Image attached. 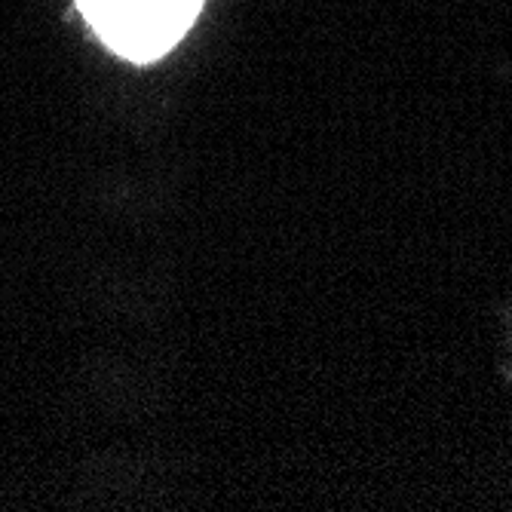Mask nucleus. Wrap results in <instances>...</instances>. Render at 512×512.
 Listing matches in <instances>:
<instances>
[{"label": "nucleus", "mask_w": 512, "mask_h": 512, "mask_svg": "<svg viewBox=\"0 0 512 512\" xmlns=\"http://www.w3.org/2000/svg\"><path fill=\"white\" fill-rule=\"evenodd\" d=\"M105 46L132 62H154L188 34L203 0H77Z\"/></svg>", "instance_id": "f257e3e1"}]
</instances>
